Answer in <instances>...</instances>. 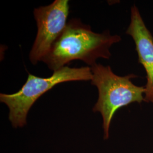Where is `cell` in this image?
I'll use <instances>...</instances> for the list:
<instances>
[{
	"label": "cell",
	"mask_w": 153,
	"mask_h": 153,
	"mask_svg": "<svg viewBox=\"0 0 153 153\" xmlns=\"http://www.w3.org/2000/svg\"><path fill=\"white\" fill-rule=\"evenodd\" d=\"M121 40L119 35H111L109 30L94 33L90 26L72 19L42 61L53 71L76 60L91 67L98 59H110L111 47Z\"/></svg>",
	"instance_id": "obj_1"
},
{
	"label": "cell",
	"mask_w": 153,
	"mask_h": 153,
	"mask_svg": "<svg viewBox=\"0 0 153 153\" xmlns=\"http://www.w3.org/2000/svg\"><path fill=\"white\" fill-rule=\"evenodd\" d=\"M91 69V83L98 91V98L93 111L102 116L103 138L108 140L111 123L116 111L129 104L144 102L146 90L145 86H138L133 83L132 79L138 77L134 74L120 76L115 74L109 65L97 63Z\"/></svg>",
	"instance_id": "obj_2"
},
{
	"label": "cell",
	"mask_w": 153,
	"mask_h": 153,
	"mask_svg": "<svg viewBox=\"0 0 153 153\" xmlns=\"http://www.w3.org/2000/svg\"><path fill=\"white\" fill-rule=\"evenodd\" d=\"M91 68H70L65 66L53 71L48 78H42L28 73L27 79L16 93H1L0 102L9 109V119L14 128H22L27 124L28 113L33 104L42 95L63 82L92 79Z\"/></svg>",
	"instance_id": "obj_3"
},
{
	"label": "cell",
	"mask_w": 153,
	"mask_h": 153,
	"mask_svg": "<svg viewBox=\"0 0 153 153\" xmlns=\"http://www.w3.org/2000/svg\"><path fill=\"white\" fill-rule=\"evenodd\" d=\"M69 13V1L55 0L46 6L35 8L34 18L38 32L29 59L33 65L42 61L64 31Z\"/></svg>",
	"instance_id": "obj_4"
},
{
	"label": "cell",
	"mask_w": 153,
	"mask_h": 153,
	"mask_svg": "<svg viewBox=\"0 0 153 153\" xmlns=\"http://www.w3.org/2000/svg\"><path fill=\"white\" fill-rule=\"evenodd\" d=\"M126 33L133 39L138 62L146 72L144 102L153 104V36L144 22L136 4L131 8V22Z\"/></svg>",
	"instance_id": "obj_5"
}]
</instances>
